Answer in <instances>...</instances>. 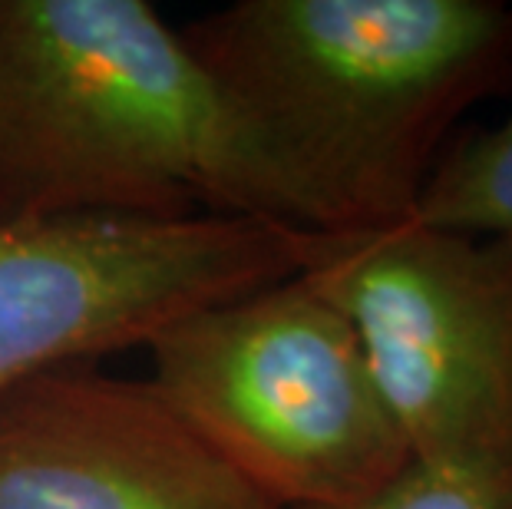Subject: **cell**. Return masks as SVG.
<instances>
[{
    "label": "cell",
    "instance_id": "6da1fadb",
    "mask_svg": "<svg viewBox=\"0 0 512 509\" xmlns=\"http://www.w3.org/2000/svg\"><path fill=\"white\" fill-rule=\"evenodd\" d=\"M242 215L318 232L235 96L146 0H0V222Z\"/></svg>",
    "mask_w": 512,
    "mask_h": 509
},
{
    "label": "cell",
    "instance_id": "7a4b0ae2",
    "mask_svg": "<svg viewBox=\"0 0 512 509\" xmlns=\"http://www.w3.org/2000/svg\"><path fill=\"white\" fill-rule=\"evenodd\" d=\"M182 37L308 196L318 232L407 222L453 123L512 80L499 0H238Z\"/></svg>",
    "mask_w": 512,
    "mask_h": 509
},
{
    "label": "cell",
    "instance_id": "3957f363",
    "mask_svg": "<svg viewBox=\"0 0 512 509\" xmlns=\"http://www.w3.org/2000/svg\"><path fill=\"white\" fill-rule=\"evenodd\" d=\"M146 348L152 391L278 509L354 506L410 463L354 328L298 275Z\"/></svg>",
    "mask_w": 512,
    "mask_h": 509
},
{
    "label": "cell",
    "instance_id": "277c9868",
    "mask_svg": "<svg viewBox=\"0 0 512 509\" xmlns=\"http://www.w3.org/2000/svg\"><path fill=\"white\" fill-rule=\"evenodd\" d=\"M298 278L354 328L413 460L512 457L509 235L308 232Z\"/></svg>",
    "mask_w": 512,
    "mask_h": 509
},
{
    "label": "cell",
    "instance_id": "5b68a950",
    "mask_svg": "<svg viewBox=\"0 0 512 509\" xmlns=\"http://www.w3.org/2000/svg\"><path fill=\"white\" fill-rule=\"evenodd\" d=\"M308 232L242 215L0 222V394L294 278Z\"/></svg>",
    "mask_w": 512,
    "mask_h": 509
},
{
    "label": "cell",
    "instance_id": "8992f818",
    "mask_svg": "<svg viewBox=\"0 0 512 509\" xmlns=\"http://www.w3.org/2000/svg\"><path fill=\"white\" fill-rule=\"evenodd\" d=\"M0 509H278L152 391L73 364L0 394Z\"/></svg>",
    "mask_w": 512,
    "mask_h": 509
},
{
    "label": "cell",
    "instance_id": "52a82bcc",
    "mask_svg": "<svg viewBox=\"0 0 512 509\" xmlns=\"http://www.w3.org/2000/svg\"><path fill=\"white\" fill-rule=\"evenodd\" d=\"M410 219L446 232L512 238V116L440 153Z\"/></svg>",
    "mask_w": 512,
    "mask_h": 509
},
{
    "label": "cell",
    "instance_id": "ba28073f",
    "mask_svg": "<svg viewBox=\"0 0 512 509\" xmlns=\"http://www.w3.org/2000/svg\"><path fill=\"white\" fill-rule=\"evenodd\" d=\"M341 509H512V457H410L377 493Z\"/></svg>",
    "mask_w": 512,
    "mask_h": 509
}]
</instances>
